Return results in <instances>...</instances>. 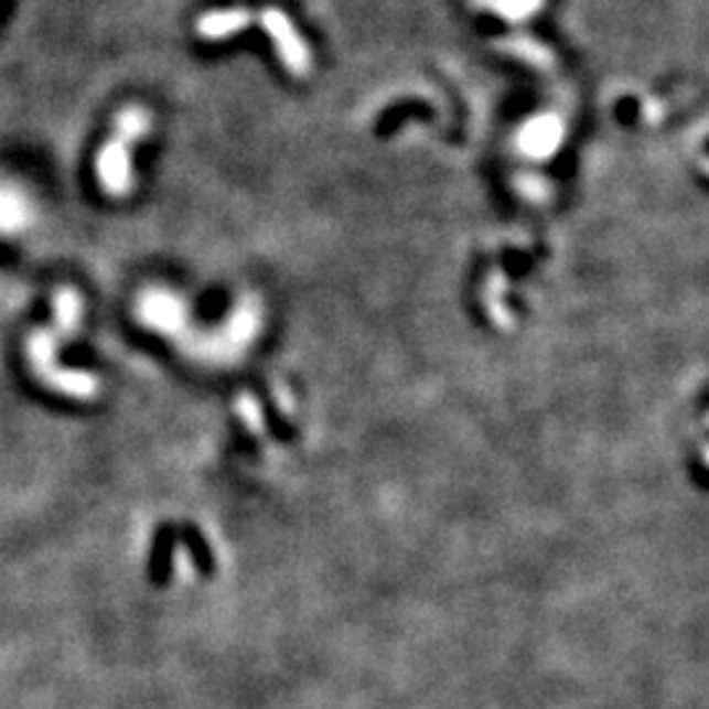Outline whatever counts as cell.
Wrapping results in <instances>:
<instances>
[{"label": "cell", "instance_id": "cell-7", "mask_svg": "<svg viewBox=\"0 0 709 709\" xmlns=\"http://www.w3.org/2000/svg\"><path fill=\"white\" fill-rule=\"evenodd\" d=\"M53 387H58V391L64 395L79 397V399H89L98 395V384L89 374H82V370H58V366H53L51 370L43 374Z\"/></svg>", "mask_w": 709, "mask_h": 709}, {"label": "cell", "instance_id": "cell-6", "mask_svg": "<svg viewBox=\"0 0 709 709\" xmlns=\"http://www.w3.org/2000/svg\"><path fill=\"white\" fill-rule=\"evenodd\" d=\"M30 218V203L19 190L0 184V229L13 232L22 229Z\"/></svg>", "mask_w": 709, "mask_h": 709}, {"label": "cell", "instance_id": "cell-11", "mask_svg": "<svg viewBox=\"0 0 709 709\" xmlns=\"http://www.w3.org/2000/svg\"><path fill=\"white\" fill-rule=\"evenodd\" d=\"M502 47H505L507 53H513V56H518L526 61V64H531L536 68H552L555 64V56L552 53L547 51V47H544L541 43H536V40L531 37H511V40H505V43H502Z\"/></svg>", "mask_w": 709, "mask_h": 709}, {"label": "cell", "instance_id": "cell-8", "mask_svg": "<svg viewBox=\"0 0 709 709\" xmlns=\"http://www.w3.org/2000/svg\"><path fill=\"white\" fill-rule=\"evenodd\" d=\"M142 315L144 321L153 323L158 329H174L176 323L182 321V308H179V302L169 298V294L153 292L142 302Z\"/></svg>", "mask_w": 709, "mask_h": 709}, {"label": "cell", "instance_id": "cell-5", "mask_svg": "<svg viewBox=\"0 0 709 709\" xmlns=\"http://www.w3.org/2000/svg\"><path fill=\"white\" fill-rule=\"evenodd\" d=\"M471 6L494 13L511 24H520L544 9V0H471Z\"/></svg>", "mask_w": 709, "mask_h": 709}, {"label": "cell", "instance_id": "cell-10", "mask_svg": "<svg viewBox=\"0 0 709 709\" xmlns=\"http://www.w3.org/2000/svg\"><path fill=\"white\" fill-rule=\"evenodd\" d=\"M56 332L53 334H74L82 319V300L74 289H58L56 292Z\"/></svg>", "mask_w": 709, "mask_h": 709}, {"label": "cell", "instance_id": "cell-2", "mask_svg": "<svg viewBox=\"0 0 709 709\" xmlns=\"http://www.w3.org/2000/svg\"><path fill=\"white\" fill-rule=\"evenodd\" d=\"M132 144L123 142L121 137H111L106 148L98 153V182L108 195L121 197L132 190V158H129Z\"/></svg>", "mask_w": 709, "mask_h": 709}, {"label": "cell", "instance_id": "cell-3", "mask_svg": "<svg viewBox=\"0 0 709 709\" xmlns=\"http://www.w3.org/2000/svg\"><path fill=\"white\" fill-rule=\"evenodd\" d=\"M562 137H566V123H562L560 116L541 114L534 116L531 121H526V127L518 135V144L523 153L541 161V158H549L560 148Z\"/></svg>", "mask_w": 709, "mask_h": 709}, {"label": "cell", "instance_id": "cell-1", "mask_svg": "<svg viewBox=\"0 0 709 709\" xmlns=\"http://www.w3.org/2000/svg\"><path fill=\"white\" fill-rule=\"evenodd\" d=\"M260 26H264V32L271 37L273 47H277L279 61L289 68V72L298 74V77L311 72L313 66L311 51H308V45L302 43L298 30H294V24L289 22L284 13L279 9H266L260 13Z\"/></svg>", "mask_w": 709, "mask_h": 709}, {"label": "cell", "instance_id": "cell-9", "mask_svg": "<svg viewBox=\"0 0 709 709\" xmlns=\"http://www.w3.org/2000/svg\"><path fill=\"white\" fill-rule=\"evenodd\" d=\"M148 132H150V114L144 111V108L129 106V108H123V111H119V116H116L114 135L121 137L123 142H129V144L140 142Z\"/></svg>", "mask_w": 709, "mask_h": 709}, {"label": "cell", "instance_id": "cell-4", "mask_svg": "<svg viewBox=\"0 0 709 709\" xmlns=\"http://www.w3.org/2000/svg\"><path fill=\"white\" fill-rule=\"evenodd\" d=\"M250 24H253V13L247 9H226V11H213V13H205V17H200L195 30H197V37L218 43V40L234 37V34H239Z\"/></svg>", "mask_w": 709, "mask_h": 709}]
</instances>
